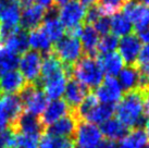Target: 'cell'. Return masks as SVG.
I'll return each instance as SVG.
<instances>
[{
    "label": "cell",
    "instance_id": "30bf717a",
    "mask_svg": "<svg viewBox=\"0 0 149 148\" xmlns=\"http://www.w3.org/2000/svg\"><path fill=\"white\" fill-rule=\"evenodd\" d=\"M69 77H71V69L65 68L64 71L60 72L52 77L48 78L45 82L37 84V86L42 88L45 95L48 97V99H51V100L61 99V97L64 94V91H65V86L69 81Z\"/></svg>",
    "mask_w": 149,
    "mask_h": 148
},
{
    "label": "cell",
    "instance_id": "ac0fdd59",
    "mask_svg": "<svg viewBox=\"0 0 149 148\" xmlns=\"http://www.w3.org/2000/svg\"><path fill=\"white\" fill-rule=\"evenodd\" d=\"M77 124V119L73 115V113H70L48 126L46 133L54 137H72L74 136Z\"/></svg>",
    "mask_w": 149,
    "mask_h": 148
},
{
    "label": "cell",
    "instance_id": "4dcf8cb0",
    "mask_svg": "<svg viewBox=\"0 0 149 148\" xmlns=\"http://www.w3.org/2000/svg\"><path fill=\"white\" fill-rule=\"evenodd\" d=\"M128 0H98L97 6L104 17L113 15L118 12H121L124 4Z\"/></svg>",
    "mask_w": 149,
    "mask_h": 148
},
{
    "label": "cell",
    "instance_id": "d6a6232c",
    "mask_svg": "<svg viewBox=\"0 0 149 148\" xmlns=\"http://www.w3.org/2000/svg\"><path fill=\"white\" fill-rule=\"evenodd\" d=\"M119 45V38L113 35V34H107L99 38V43H98V47H97V51L100 52V54H108V52H112L116 51Z\"/></svg>",
    "mask_w": 149,
    "mask_h": 148
},
{
    "label": "cell",
    "instance_id": "6da1fadb",
    "mask_svg": "<svg viewBox=\"0 0 149 148\" xmlns=\"http://www.w3.org/2000/svg\"><path fill=\"white\" fill-rule=\"evenodd\" d=\"M145 93L139 89L128 91L123 95L116 107L114 113L116 114V119L127 130L141 128L145 123Z\"/></svg>",
    "mask_w": 149,
    "mask_h": 148
},
{
    "label": "cell",
    "instance_id": "74e56055",
    "mask_svg": "<svg viewBox=\"0 0 149 148\" xmlns=\"http://www.w3.org/2000/svg\"><path fill=\"white\" fill-rule=\"evenodd\" d=\"M147 63H149V45H145L144 47H141L135 66H141V64H147Z\"/></svg>",
    "mask_w": 149,
    "mask_h": 148
},
{
    "label": "cell",
    "instance_id": "83f0119b",
    "mask_svg": "<svg viewBox=\"0 0 149 148\" xmlns=\"http://www.w3.org/2000/svg\"><path fill=\"white\" fill-rule=\"evenodd\" d=\"M147 144L148 140L143 128H132L120 142H118V145L122 148H143Z\"/></svg>",
    "mask_w": 149,
    "mask_h": 148
},
{
    "label": "cell",
    "instance_id": "7c38bea8",
    "mask_svg": "<svg viewBox=\"0 0 149 148\" xmlns=\"http://www.w3.org/2000/svg\"><path fill=\"white\" fill-rule=\"evenodd\" d=\"M47 9L36 3L29 4L27 7L21 9V17H20V27L22 29L32 31L40 26L45 20Z\"/></svg>",
    "mask_w": 149,
    "mask_h": 148
},
{
    "label": "cell",
    "instance_id": "f5cc1de1",
    "mask_svg": "<svg viewBox=\"0 0 149 148\" xmlns=\"http://www.w3.org/2000/svg\"><path fill=\"white\" fill-rule=\"evenodd\" d=\"M74 148H79V147H74Z\"/></svg>",
    "mask_w": 149,
    "mask_h": 148
},
{
    "label": "cell",
    "instance_id": "ee69618b",
    "mask_svg": "<svg viewBox=\"0 0 149 148\" xmlns=\"http://www.w3.org/2000/svg\"><path fill=\"white\" fill-rule=\"evenodd\" d=\"M146 96V95H145ZM144 114L146 119H149V96L145 97V106H144Z\"/></svg>",
    "mask_w": 149,
    "mask_h": 148
},
{
    "label": "cell",
    "instance_id": "9a60e30c",
    "mask_svg": "<svg viewBox=\"0 0 149 148\" xmlns=\"http://www.w3.org/2000/svg\"><path fill=\"white\" fill-rule=\"evenodd\" d=\"M23 113V103L19 95H2L0 97V114L13 125Z\"/></svg>",
    "mask_w": 149,
    "mask_h": 148
},
{
    "label": "cell",
    "instance_id": "277c9868",
    "mask_svg": "<svg viewBox=\"0 0 149 148\" xmlns=\"http://www.w3.org/2000/svg\"><path fill=\"white\" fill-rule=\"evenodd\" d=\"M19 96L23 103V110L26 113L38 118L44 112L49 103L48 97L36 84H27L24 89L19 94Z\"/></svg>",
    "mask_w": 149,
    "mask_h": 148
},
{
    "label": "cell",
    "instance_id": "d4e9b609",
    "mask_svg": "<svg viewBox=\"0 0 149 148\" xmlns=\"http://www.w3.org/2000/svg\"><path fill=\"white\" fill-rule=\"evenodd\" d=\"M9 49L10 51L14 52L15 54H23L25 51L29 50V36L27 33L21 27L17 29L15 33H13L11 36H9L6 40L0 43Z\"/></svg>",
    "mask_w": 149,
    "mask_h": 148
},
{
    "label": "cell",
    "instance_id": "1f68e13d",
    "mask_svg": "<svg viewBox=\"0 0 149 148\" xmlns=\"http://www.w3.org/2000/svg\"><path fill=\"white\" fill-rule=\"evenodd\" d=\"M40 135L42 134H25L15 132L13 148H38Z\"/></svg>",
    "mask_w": 149,
    "mask_h": 148
},
{
    "label": "cell",
    "instance_id": "8d00e7d4",
    "mask_svg": "<svg viewBox=\"0 0 149 148\" xmlns=\"http://www.w3.org/2000/svg\"><path fill=\"white\" fill-rule=\"evenodd\" d=\"M54 137L49 135L48 133H42L39 138L38 148H54Z\"/></svg>",
    "mask_w": 149,
    "mask_h": 148
},
{
    "label": "cell",
    "instance_id": "7402d4cb",
    "mask_svg": "<svg viewBox=\"0 0 149 148\" xmlns=\"http://www.w3.org/2000/svg\"><path fill=\"white\" fill-rule=\"evenodd\" d=\"M81 44L83 47V52L86 56L97 57V47L99 43V34L95 31V29L89 24H85L82 29L81 35Z\"/></svg>",
    "mask_w": 149,
    "mask_h": 148
},
{
    "label": "cell",
    "instance_id": "e575fe53",
    "mask_svg": "<svg viewBox=\"0 0 149 148\" xmlns=\"http://www.w3.org/2000/svg\"><path fill=\"white\" fill-rule=\"evenodd\" d=\"M91 26L95 29V31L99 35L104 36V35L110 33V17L102 15V17H99L98 20L96 21Z\"/></svg>",
    "mask_w": 149,
    "mask_h": 148
},
{
    "label": "cell",
    "instance_id": "3957f363",
    "mask_svg": "<svg viewBox=\"0 0 149 148\" xmlns=\"http://www.w3.org/2000/svg\"><path fill=\"white\" fill-rule=\"evenodd\" d=\"M52 54L65 68L71 69L83 56V47L79 38L65 35L54 45Z\"/></svg>",
    "mask_w": 149,
    "mask_h": 148
},
{
    "label": "cell",
    "instance_id": "ffe728a7",
    "mask_svg": "<svg viewBox=\"0 0 149 148\" xmlns=\"http://www.w3.org/2000/svg\"><path fill=\"white\" fill-rule=\"evenodd\" d=\"M27 36H29V46H31L33 50L39 52L42 57L52 54L54 50L52 41L50 40L47 34L44 32L42 26H38L37 29L29 31Z\"/></svg>",
    "mask_w": 149,
    "mask_h": 148
},
{
    "label": "cell",
    "instance_id": "484cf974",
    "mask_svg": "<svg viewBox=\"0 0 149 148\" xmlns=\"http://www.w3.org/2000/svg\"><path fill=\"white\" fill-rule=\"evenodd\" d=\"M114 111H116V107L114 106L104 105V103H99L84 118L83 121L91 124H95V125H98V124L101 125L106 121L113 118Z\"/></svg>",
    "mask_w": 149,
    "mask_h": 148
},
{
    "label": "cell",
    "instance_id": "5bb4252c",
    "mask_svg": "<svg viewBox=\"0 0 149 148\" xmlns=\"http://www.w3.org/2000/svg\"><path fill=\"white\" fill-rule=\"evenodd\" d=\"M70 113H72V110L65 101L63 99H56L48 103L46 109L39 117V121L45 128Z\"/></svg>",
    "mask_w": 149,
    "mask_h": 148
},
{
    "label": "cell",
    "instance_id": "9c48e42d",
    "mask_svg": "<svg viewBox=\"0 0 149 148\" xmlns=\"http://www.w3.org/2000/svg\"><path fill=\"white\" fill-rule=\"evenodd\" d=\"M122 10V12L131 21L137 33L149 25V6L141 3L137 0H130L124 4Z\"/></svg>",
    "mask_w": 149,
    "mask_h": 148
},
{
    "label": "cell",
    "instance_id": "ba28073f",
    "mask_svg": "<svg viewBox=\"0 0 149 148\" xmlns=\"http://www.w3.org/2000/svg\"><path fill=\"white\" fill-rule=\"evenodd\" d=\"M85 15L86 9L77 0H71L58 10L59 20L64 25L65 29L82 25L85 21Z\"/></svg>",
    "mask_w": 149,
    "mask_h": 148
},
{
    "label": "cell",
    "instance_id": "f546056e",
    "mask_svg": "<svg viewBox=\"0 0 149 148\" xmlns=\"http://www.w3.org/2000/svg\"><path fill=\"white\" fill-rule=\"evenodd\" d=\"M20 57L14 52L7 49L2 44H0V75L15 70L19 66Z\"/></svg>",
    "mask_w": 149,
    "mask_h": 148
},
{
    "label": "cell",
    "instance_id": "8fae6325",
    "mask_svg": "<svg viewBox=\"0 0 149 148\" xmlns=\"http://www.w3.org/2000/svg\"><path fill=\"white\" fill-rule=\"evenodd\" d=\"M119 54L127 66H135L137 57L141 52V41L136 34H128L119 40Z\"/></svg>",
    "mask_w": 149,
    "mask_h": 148
},
{
    "label": "cell",
    "instance_id": "f35d334b",
    "mask_svg": "<svg viewBox=\"0 0 149 148\" xmlns=\"http://www.w3.org/2000/svg\"><path fill=\"white\" fill-rule=\"evenodd\" d=\"M137 37L139 38L141 41L145 43L146 45H149V25L146 29H143V31L138 32V33H137Z\"/></svg>",
    "mask_w": 149,
    "mask_h": 148
},
{
    "label": "cell",
    "instance_id": "f1b7e54d",
    "mask_svg": "<svg viewBox=\"0 0 149 148\" xmlns=\"http://www.w3.org/2000/svg\"><path fill=\"white\" fill-rule=\"evenodd\" d=\"M133 25L128 17L123 12H118L111 15L110 19V31L113 35L124 37L132 33Z\"/></svg>",
    "mask_w": 149,
    "mask_h": 148
},
{
    "label": "cell",
    "instance_id": "681fc988",
    "mask_svg": "<svg viewBox=\"0 0 149 148\" xmlns=\"http://www.w3.org/2000/svg\"><path fill=\"white\" fill-rule=\"evenodd\" d=\"M114 148H122V147H121V146H119V145H118V144H116V146H114Z\"/></svg>",
    "mask_w": 149,
    "mask_h": 148
},
{
    "label": "cell",
    "instance_id": "7dc6e473",
    "mask_svg": "<svg viewBox=\"0 0 149 148\" xmlns=\"http://www.w3.org/2000/svg\"><path fill=\"white\" fill-rule=\"evenodd\" d=\"M4 4H6V0H0V15L2 13V10L4 8Z\"/></svg>",
    "mask_w": 149,
    "mask_h": 148
},
{
    "label": "cell",
    "instance_id": "b9f144b4",
    "mask_svg": "<svg viewBox=\"0 0 149 148\" xmlns=\"http://www.w3.org/2000/svg\"><path fill=\"white\" fill-rule=\"evenodd\" d=\"M77 1H79V3L82 4L85 9L94 7V6H96L97 2H98V0H77Z\"/></svg>",
    "mask_w": 149,
    "mask_h": 148
},
{
    "label": "cell",
    "instance_id": "52a82bcc",
    "mask_svg": "<svg viewBox=\"0 0 149 148\" xmlns=\"http://www.w3.org/2000/svg\"><path fill=\"white\" fill-rule=\"evenodd\" d=\"M94 95L100 103L114 106L116 103H119V101L122 99L124 91L122 89L118 78L107 76L104 78V81L99 86L96 88Z\"/></svg>",
    "mask_w": 149,
    "mask_h": 148
},
{
    "label": "cell",
    "instance_id": "cb8c5ba5",
    "mask_svg": "<svg viewBox=\"0 0 149 148\" xmlns=\"http://www.w3.org/2000/svg\"><path fill=\"white\" fill-rule=\"evenodd\" d=\"M100 132L104 140L111 142H120L128 132V130L116 118H111L100 125Z\"/></svg>",
    "mask_w": 149,
    "mask_h": 148
},
{
    "label": "cell",
    "instance_id": "44dd1931",
    "mask_svg": "<svg viewBox=\"0 0 149 148\" xmlns=\"http://www.w3.org/2000/svg\"><path fill=\"white\" fill-rule=\"evenodd\" d=\"M11 128L17 133H25V134H42L45 130L38 117L26 112L22 113L19 117V119L13 125H11Z\"/></svg>",
    "mask_w": 149,
    "mask_h": 148
},
{
    "label": "cell",
    "instance_id": "4316f807",
    "mask_svg": "<svg viewBox=\"0 0 149 148\" xmlns=\"http://www.w3.org/2000/svg\"><path fill=\"white\" fill-rule=\"evenodd\" d=\"M20 17H21V6L19 0L6 1L4 8L0 15L1 25L8 26H20Z\"/></svg>",
    "mask_w": 149,
    "mask_h": 148
},
{
    "label": "cell",
    "instance_id": "e0dca14e",
    "mask_svg": "<svg viewBox=\"0 0 149 148\" xmlns=\"http://www.w3.org/2000/svg\"><path fill=\"white\" fill-rule=\"evenodd\" d=\"M89 94L88 93V88L82 85L81 83L75 81L74 78H71L68 81L65 86V91H64V101L66 105L70 107L72 112L79 107L81 103L83 101L85 97Z\"/></svg>",
    "mask_w": 149,
    "mask_h": 148
},
{
    "label": "cell",
    "instance_id": "c3c4849f",
    "mask_svg": "<svg viewBox=\"0 0 149 148\" xmlns=\"http://www.w3.org/2000/svg\"><path fill=\"white\" fill-rule=\"evenodd\" d=\"M137 1H139L141 3H144L146 6H149V0H137Z\"/></svg>",
    "mask_w": 149,
    "mask_h": 148
},
{
    "label": "cell",
    "instance_id": "816d5d0a",
    "mask_svg": "<svg viewBox=\"0 0 149 148\" xmlns=\"http://www.w3.org/2000/svg\"><path fill=\"white\" fill-rule=\"evenodd\" d=\"M6 1H11V0H6Z\"/></svg>",
    "mask_w": 149,
    "mask_h": 148
},
{
    "label": "cell",
    "instance_id": "ab89813d",
    "mask_svg": "<svg viewBox=\"0 0 149 148\" xmlns=\"http://www.w3.org/2000/svg\"><path fill=\"white\" fill-rule=\"evenodd\" d=\"M34 3L39 4L42 8L48 10V9L52 8L54 6V0H34Z\"/></svg>",
    "mask_w": 149,
    "mask_h": 148
},
{
    "label": "cell",
    "instance_id": "60d3db41",
    "mask_svg": "<svg viewBox=\"0 0 149 148\" xmlns=\"http://www.w3.org/2000/svg\"><path fill=\"white\" fill-rule=\"evenodd\" d=\"M116 144V143H114V142H111V140H108L102 138L101 142L98 144V146H97L96 148H114Z\"/></svg>",
    "mask_w": 149,
    "mask_h": 148
},
{
    "label": "cell",
    "instance_id": "7a4b0ae2",
    "mask_svg": "<svg viewBox=\"0 0 149 148\" xmlns=\"http://www.w3.org/2000/svg\"><path fill=\"white\" fill-rule=\"evenodd\" d=\"M71 78H74L86 88L91 89L97 88L101 84L104 74L95 57L84 54L71 68Z\"/></svg>",
    "mask_w": 149,
    "mask_h": 148
},
{
    "label": "cell",
    "instance_id": "7bdbcfd3",
    "mask_svg": "<svg viewBox=\"0 0 149 148\" xmlns=\"http://www.w3.org/2000/svg\"><path fill=\"white\" fill-rule=\"evenodd\" d=\"M8 125H9V122L4 119L2 115L0 114V134H1L6 128H8Z\"/></svg>",
    "mask_w": 149,
    "mask_h": 148
},
{
    "label": "cell",
    "instance_id": "836d02e7",
    "mask_svg": "<svg viewBox=\"0 0 149 148\" xmlns=\"http://www.w3.org/2000/svg\"><path fill=\"white\" fill-rule=\"evenodd\" d=\"M15 140V131L12 128H6L0 134V148H13Z\"/></svg>",
    "mask_w": 149,
    "mask_h": 148
},
{
    "label": "cell",
    "instance_id": "bcb514c9",
    "mask_svg": "<svg viewBox=\"0 0 149 148\" xmlns=\"http://www.w3.org/2000/svg\"><path fill=\"white\" fill-rule=\"evenodd\" d=\"M71 0H54V6L56 7H62V6H64L65 3H68V2H70Z\"/></svg>",
    "mask_w": 149,
    "mask_h": 148
},
{
    "label": "cell",
    "instance_id": "4fadbf2b",
    "mask_svg": "<svg viewBox=\"0 0 149 148\" xmlns=\"http://www.w3.org/2000/svg\"><path fill=\"white\" fill-rule=\"evenodd\" d=\"M40 26L54 44H56L62 37L65 36V27L61 23V21L59 20L58 9L56 6L47 10L45 20Z\"/></svg>",
    "mask_w": 149,
    "mask_h": 148
},
{
    "label": "cell",
    "instance_id": "f6af8a7d",
    "mask_svg": "<svg viewBox=\"0 0 149 148\" xmlns=\"http://www.w3.org/2000/svg\"><path fill=\"white\" fill-rule=\"evenodd\" d=\"M144 132L147 136V140H149V119H146L145 123H144Z\"/></svg>",
    "mask_w": 149,
    "mask_h": 148
},
{
    "label": "cell",
    "instance_id": "f907efd6",
    "mask_svg": "<svg viewBox=\"0 0 149 148\" xmlns=\"http://www.w3.org/2000/svg\"><path fill=\"white\" fill-rule=\"evenodd\" d=\"M143 148H149V144H147V145H146V146H144V147H143Z\"/></svg>",
    "mask_w": 149,
    "mask_h": 148
},
{
    "label": "cell",
    "instance_id": "8992f818",
    "mask_svg": "<svg viewBox=\"0 0 149 148\" xmlns=\"http://www.w3.org/2000/svg\"><path fill=\"white\" fill-rule=\"evenodd\" d=\"M102 140V135L98 125L79 121L74 133L75 147L96 148Z\"/></svg>",
    "mask_w": 149,
    "mask_h": 148
},
{
    "label": "cell",
    "instance_id": "d6986e66",
    "mask_svg": "<svg viewBox=\"0 0 149 148\" xmlns=\"http://www.w3.org/2000/svg\"><path fill=\"white\" fill-rule=\"evenodd\" d=\"M97 61L102 70V73L110 77H116L124 68V61L116 51L99 54L97 57Z\"/></svg>",
    "mask_w": 149,
    "mask_h": 148
},
{
    "label": "cell",
    "instance_id": "2e32d148",
    "mask_svg": "<svg viewBox=\"0 0 149 148\" xmlns=\"http://www.w3.org/2000/svg\"><path fill=\"white\" fill-rule=\"evenodd\" d=\"M26 85L20 71L13 70L0 75V93L2 95H19Z\"/></svg>",
    "mask_w": 149,
    "mask_h": 148
},
{
    "label": "cell",
    "instance_id": "603a6c76",
    "mask_svg": "<svg viewBox=\"0 0 149 148\" xmlns=\"http://www.w3.org/2000/svg\"><path fill=\"white\" fill-rule=\"evenodd\" d=\"M118 81L120 83L123 91H138L141 86V75L135 66H127L123 68L119 73Z\"/></svg>",
    "mask_w": 149,
    "mask_h": 148
},
{
    "label": "cell",
    "instance_id": "d590c367",
    "mask_svg": "<svg viewBox=\"0 0 149 148\" xmlns=\"http://www.w3.org/2000/svg\"><path fill=\"white\" fill-rule=\"evenodd\" d=\"M74 140L72 137H54V148H74Z\"/></svg>",
    "mask_w": 149,
    "mask_h": 148
},
{
    "label": "cell",
    "instance_id": "5b68a950",
    "mask_svg": "<svg viewBox=\"0 0 149 148\" xmlns=\"http://www.w3.org/2000/svg\"><path fill=\"white\" fill-rule=\"evenodd\" d=\"M42 56L35 50H27L22 54L19 61L20 73L27 84H36L40 75Z\"/></svg>",
    "mask_w": 149,
    "mask_h": 148
}]
</instances>
